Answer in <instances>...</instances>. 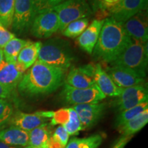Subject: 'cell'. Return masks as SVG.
Wrapping results in <instances>:
<instances>
[{"label": "cell", "mask_w": 148, "mask_h": 148, "mask_svg": "<svg viewBox=\"0 0 148 148\" xmlns=\"http://www.w3.org/2000/svg\"><path fill=\"white\" fill-rule=\"evenodd\" d=\"M65 71L37 60L25 72L17 88L21 95L28 97L47 95L62 86Z\"/></svg>", "instance_id": "1"}, {"label": "cell", "mask_w": 148, "mask_h": 148, "mask_svg": "<svg viewBox=\"0 0 148 148\" xmlns=\"http://www.w3.org/2000/svg\"><path fill=\"white\" fill-rule=\"evenodd\" d=\"M131 40L123 23L111 17L106 18L92 53L96 60L112 63L123 53Z\"/></svg>", "instance_id": "2"}, {"label": "cell", "mask_w": 148, "mask_h": 148, "mask_svg": "<svg viewBox=\"0 0 148 148\" xmlns=\"http://www.w3.org/2000/svg\"><path fill=\"white\" fill-rule=\"evenodd\" d=\"M74 59L73 51L66 40L52 38L42 43L38 60L66 71Z\"/></svg>", "instance_id": "3"}, {"label": "cell", "mask_w": 148, "mask_h": 148, "mask_svg": "<svg viewBox=\"0 0 148 148\" xmlns=\"http://www.w3.org/2000/svg\"><path fill=\"white\" fill-rule=\"evenodd\" d=\"M147 60V42H141L132 38L130 43L123 53L110 64L132 69L140 77L145 78Z\"/></svg>", "instance_id": "4"}, {"label": "cell", "mask_w": 148, "mask_h": 148, "mask_svg": "<svg viewBox=\"0 0 148 148\" xmlns=\"http://www.w3.org/2000/svg\"><path fill=\"white\" fill-rule=\"evenodd\" d=\"M53 10L58 14L59 30L63 29L71 22L83 18H87L92 10L86 0H65L56 6Z\"/></svg>", "instance_id": "5"}, {"label": "cell", "mask_w": 148, "mask_h": 148, "mask_svg": "<svg viewBox=\"0 0 148 148\" xmlns=\"http://www.w3.org/2000/svg\"><path fill=\"white\" fill-rule=\"evenodd\" d=\"M61 98L67 104L73 105L99 103L106 98L97 85L88 88H76L64 84Z\"/></svg>", "instance_id": "6"}, {"label": "cell", "mask_w": 148, "mask_h": 148, "mask_svg": "<svg viewBox=\"0 0 148 148\" xmlns=\"http://www.w3.org/2000/svg\"><path fill=\"white\" fill-rule=\"evenodd\" d=\"M58 14L53 10H47L37 14L31 24V33L38 38H47L59 30Z\"/></svg>", "instance_id": "7"}, {"label": "cell", "mask_w": 148, "mask_h": 148, "mask_svg": "<svg viewBox=\"0 0 148 148\" xmlns=\"http://www.w3.org/2000/svg\"><path fill=\"white\" fill-rule=\"evenodd\" d=\"M147 99V88L145 84L137 85L123 88L121 94L114 101V104L116 109L121 112L146 102Z\"/></svg>", "instance_id": "8"}, {"label": "cell", "mask_w": 148, "mask_h": 148, "mask_svg": "<svg viewBox=\"0 0 148 148\" xmlns=\"http://www.w3.org/2000/svg\"><path fill=\"white\" fill-rule=\"evenodd\" d=\"M72 108L75 110L80 120L82 130L94 126L99 121L106 110L104 103H92L73 105Z\"/></svg>", "instance_id": "9"}, {"label": "cell", "mask_w": 148, "mask_h": 148, "mask_svg": "<svg viewBox=\"0 0 148 148\" xmlns=\"http://www.w3.org/2000/svg\"><path fill=\"white\" fill-rule=\"evenodd\" d=\"M95 64H87L73 67L64 79V84L76 88H88L95 86Z\"/></svg>", "instance_id": "10"}, {"label": "cell", "mask_w": 148, "mask_h": 148, "mask_svg": "<svg viewBox=\"0 0 148 148\" xmlns=\"http://www.w3.org/2000/svg\"><path fill=\"white\" fill-rule=\"evenodd\" d=\"M147 3L148 0H121L108 11L111 18L123 23L138 12L147 10Z\"/></svg>", "instance_id": "11"}, {"label": "cell", "mask_w": 148, "mask_h": 148, "mask_svg": "<svg viewBox=\"0 0 148 148\" xmlns=\"http://www.w3.org/2000/svg\"><path fill=\"white\" fill-rule=\"evenodd\" d=\"M34 18L31 0H15L12 27L18 34L25 32L31 26Z\"/></svg>", "instance_id": "12"}, {"label": "cell", "mask_w": 148, "mask_h": 148, "mask_svg": "<svg viewBox=\"0 0 148 148\" xmlns=\"http://www.w3.org/2000/svg\"><path fill=\"white\" fill-rule=\"evenodd\" d=\"M106 71L114 84L121 88L145 84V78L128 68L111 65L107 68Z\"/></svg>", "instance_id": "13"}, {"label": "cell", "mask_w": 148, "mask_h": 148, "mask_svg": "<svg viewBox=\"0 0 148 148\" xmlns=\"http://www.w3.org/2000/svg\"><path fill=\"white\" fill-rule=\"evenodd\" d=\"M131 38L141 42H147L148 24L147 10L138 12L123 23Z\"/></svg>", "instance_id": "14"}, {"label": "cell", "mask_w": 148, "mask_h": 148, "mask_svg": "<svg viewBox=\"0 0 148 148\" xmlns=\"http://www.w3.org/2000/svg\"><path fill=\"white\" fill-rule=\"evenodd\" d=\"M25 71L16 62H8L3 59L0 64V84L14 91Z\"/></svg>", "instance_id": "15"}, {"label": "cell", "mask_w": 148, "mask_h": 148, "mask_svg": "<svg viewBox=\"0 0 148 148\" xmlns=\"http://www.w3.org/2000/svg\"><path fill=\"white\" fill-rule=\"evenodd\" d=\"M104 19H95L91 22L80 36L76 42L83 51L91 54L97 43Z\"/></svg>", "instance_id": "16"}, {"label": "cell", "mask_w": 148, "mask_h": 148, "mask_svg": "<svg viewBox=\"0 0 148 148\" xmlns=\"http://www.w3.org/2000/svg\"><path fill=\"white\" fill-rule=\"evenodd\" d=\"M47 119L34 113H25L21 111L16 110L12 114L9 123L12 126L17 127L26 132H29L33 129L47 123Z\"/></svg>", "instance_id": "17"}, {"label": "cell", "mask_w": 148, "mask_h": 148, "mask_svg": "<svg viewBox=\"0 0 148 148\" xmlns=\"http://www.w3.org/2000/svg\"><path fill=\"white\" fill-rule=\"evenodd\" d=\"M94 79L95 84L106 97H118L123 89L114 84L100 64H95Z\"/></svg>", "instance_id": "18"}, {"label": "cell", "mask_w": 148, "mask_h": 148, "mask_svg": "<svg viewBox=\"0 0 148 148\" xmlns=\"http://www.w3.org/2000/svg\"><path fill=\"white\" fill-rule=\"evenodd\" d=\"M0 140L10 146L27 147L29 143V132L10 125L0 130Z\"/></svg>", "instance_id": "19"}, {"label": "cell", "mask_w": 148, "mask_h": 148, "mask_svg": "<svg viewBox=\"0 0 148 148\" xmlns=\"http://www.w3.org/2000/svg\"><path fill=\"white\" fill-rule=\"evenodd\" d=\"M42 42L40 41L27 42L26 45L21 49L18 53L16 62L26 71L34 64L38 60V53Z\"/></svg>", "instance_id": "20"}, {"label": "cell", "mask_w": 148, "mask_h": 148, "mask_svg": "<svg viewBox=\"0 0 148 148\" xmlns=\"http://www.w3.org/2000/svg\"><path fill=\"white\" fill-rule=\"evenodd\" d=\"M52 136L51 125L49 123H44L29 132V147L35 148H47V143Z\"/></svg>", "instance_id": "21"}, {"label": "cell", "mask_w": 148, "mask_h": 148, "mask_svg": "<svg viewBox=\"0 0 148 148\" xmlns=\"http://www.w3.org/2000/svg\"><path fill=\"white\" fill-rule=\"evenodd\" d=\"M148 122V109L134 119L130 120L121 127H118L119 132L122 136H132L133 134L140 131Z\"/></svg>", "instance_id": "22"}, {"label": "cell", "mask_w": 148, "mask_h": 148, "mask_svg": "<svg viewBox=\"0 0 148 148\" xmlns=\"http://www.w3.org/2000/svg\"><path fill=\"white\" fill-rule=\"evenodd\" d=\"M28 42L29 40L16 37L11 39L2 49L4 60L8 62H16L18 53Z\"/></svg>", "instance_id": "23"}, {"label": "cell", "mask_w": 148, "mask_h": 148, "mask_svg": "<svg viewBox=\"0 0 148 148\" xmlns=\"http://www.w3.org/2000/svg\"><path fill=\"white\" fill-rule=\"evenodd\" d=\"M38 115L50 120L51 126L56 125H64L69 121L70 116L69 108H60L56 111H38Z\"/></svg>", "instance_id": "24"}, {"label": "cell", "mask_w": 148, "mask_h": 148, "mask_svg": "<svg viewBox=\"0 0 148 148\" xmlns=\"http://www.w3.org/2000/svg\"><path fill=\"white\" fill-rule=\"evenodd\" d=\"M100 134H93L86 138L74 137L69 140L64 148H97L102 143Z\"/></svg>", "instance_id": "25"}, {"label": "cell", "mask_w": 148, "mask_h": 148, "mask_svg": "<svg viewBox=\"0 0 148 148\" xmlns=\"http://www.w3.org/2000/svg\"><path fill=\"white\" fill-rule=\"evenodd\" d=\"M147 109H148V103L147 101H146L133 108L121 111L116 119L115 125L117 127H121L130 120L134 119V117L139 115L140 113H142Z\"/></svg>", "instance_id": "26"}, {"label": "cell", "mask_w": 148, "mask_h": 148, "mask_svg": "<svg viewBox=\"0 0 148 148\" xmlns=\"http://www.w3.org/2000/svg\"><path fill=\"white\" fill-rule=\"evenodd\" d=\"M15 0H0V22L5 28L12 27Z\"/></svg>", "instance_id": "27"}, {"label": "cell", "mask_w": 148, "mask_h": 148, "mask_svg": "<svg viewBox=\"0 0 148 148\" xmlns=\"http://www.w3.org/2000/svg\"><path fill=\"white\" fill-rule=\"evenodd\" d=\"M88 18H83L70 23L62 31L64 36L70 38H75L80 36L83 32L88 26Z\"/></svg>", "instance_id": "28"}, {"label": "cell", "mask_w": 148, "mask_h": 148, "mask_svg": "<svg viewBox=\"0 0 148 148\" xmlns=\"http://www.w3.org/2000/svg\"><path fill=\"white\" fill-rule=\"evenodd\" d=\"M65 0H31L34 17L37 14L53 10Z\"/></svg>", "instance_id": "29"}, {"label": "cell", "mask_w": 148, "mask_h": 148, "mask_svg": "<svg viewBox=\"0 0 148 148\" xmlns=\"http://www.w3.org/2000/svg\"><path fill=\"white\" fill-rule=\"evenodd\" d=\"M70 116L69 119L63 126L69 135H77L82 130V125L78 116L73 108H69Z\"/></svg>", "instance_id": "30"}, {"label": "cell", "mask_w": 148, "mask_h": 148, "mask_svg": "<svg viewBox=\"0 0 148 148\" xmlns=\"http://www.w3.org/2000/svg\"><path fill=\"white\" fill-rule=\"evenodd\" d=\"M13 113L12 103L7 99H0V127L8 123Z\"/></svg>", "instance_id": "31"}, {"label": "cell", "mask_w": 148, "mask_h": 148, "mask_svg": "<svg viewBox=\"0 0 148 148\" xmlns=\"http://www.w3.org/2000/svg\"><path fill=\"white\" fill-rule=\"evenodd\" d=\"M69 136V134L66 132L63 125H59L58 127H56L52 134V137L62 144L64 147H66V144L68 143Z\"/></svg>", "instance_id": "32"}, {"label": "cell", "mask_w": 148, "mask_h": 148, "mask_svg": "<svg viewBox=\"0 0 148 148\" xmlns=\"http://www.w3.org/2000/svg\"><path fill=\"white\" fill-rule=\"evenodd\" d=\"M14 37H15L14 34L5 28L0 22V49H3L4 46Z\"/></svg>", "instance_id": "33"}, {"label": "cell", "mask_w": 148, "mask_h": 148, "mask_svg": "<svg viewBox=\"0 0 148 148\" xmlns=\"http://www.w3.org/2000/svg\"><path fill=\"white\" fill-rule=\"evenodd\" d=\"M13 90L8 89V88H7L0 84V99H10L13 95Z\"/></svg>", "instance_id": "34"}, {"label": "cell", "mask_w": 148, "mask_h": 148, "mask_svg": "<svg viewBox=\"0 0 148 148\" xmlns=\"http://www.w3.org/2000/svg\"><path fill=\"white\" fill-rule=\"evenodd\" d=\"M132 136H122L119 138H118L114 144L113 147L112 148H124L126 144L128 143V141L130 140Z\"/></svg>", "instance_id": "35"}, {"label": "cell", "mask_w": 148, "mask_h": 148, "mask_svg": "<svg viewBox=\"0 0 148 148\" xmlns=\"http://www.w3.org/2000/svg\"><path fill=\"white\" fill-rule=\"evenodd\" d=\"M88 4L90 5L92 12L99 10H106L103 8L102 0H88Z\"/></svg>", "instance_id": "36"}, {"label": "cell", "mask_w": 148, "mask_h": 148, "mask_svg": "<svg viewBox=\"0 0 148 148\" xmlns=\"http://www.w3.org/2000/svg\"><path fill=\"white\" fill-rule=\"evenodd\" d=\"M121 1V0H102L103 8L106 10H108L117 5Z\"/></svg>", "instance_id": "37"}, {"label": "cell", "mask_w": 148, "mask_h": 148, "mask_svg": "<svg viewBox=\"0 0 148 148\" xmlns=\"http://www.w3.org/2000/svg\"><path fill=\"white\" fill-rule=\"evenodd\" d=\"M62 144L59 143L58 141H57L56 140H55L54 138L52 137V136L49 138V140H48L47 143V148H64Z\"/></svg>", "instance_id": "38"}, {"label": "cell", "mask_w": 148, "mask_h": 148, "mask_svg": "<svg viewBox=\"0 0 148 148\" xmlns=\"http://www.w3.org/2000/svg\"><path fill=\"white\" fill-rule=\"evenodd\" d=\"M10 145H7V144H5L3 142L0 140V148H10Z\"/></svg>", "instance_id": "39"}, {"label": "cell", "mask_w": 148, "mask_h": 148, "mask_svg": "<svg viewBox=\"0 0 148 148\" xmlns=\"http://www.w3.org/2000/svg\"><path fill=\"white\" fill-rule=\"evenodd\" d=\"M3 60V50L1 49H0V64H1V62H2Z\"/></svg>", "instance_id": "40"}, {"label": "cell", "mask_w": 148, "mask_h": 148, "mask_svg": "<svg viewBox=\"0 0 148 148\" xmlns=\"http://www.w3.org/2000/svg\"><path fill=\"white\" fill-rule=\"evenodd\" d=\"M25 148H35V147H29V146H27Z\"/></svg>", "instance_id": "41"}]
</instances>
